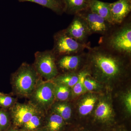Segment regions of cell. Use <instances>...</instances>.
Here are the masks:
<instances>
[{
    "mask_svg": "<svg viewBox=\"0 0 131 131\" xmlns=\"http://www.w3.org/2000/svg\"><path fill=\"white\" fill-rule=\"evenodd\" d=\"M88 50L86 66L91 75L98 81L110 83L129 74L130 57L100 46Z\"/></svg>",
    "mask_w": 131,
    "mask_h": 131,
    "instance_id": "obj_1",
    "label": "cell"
},
{
    "mask_svg": "<svg viewBox=\"0 0 131 131\" xmlns=\"http://www.w3.org/2000/svg\"><path fill=\"white\" fill-rule=\"evenodd\" d=\"M131 15L122 23L113 25L99 40V46L117 53L131 57Z\"/></svg>",
    "mask_w": 131,
    "mask_h": 131,
    "instance_id": "obj_2",
    "label": "cell"
},
{
    "mask_svg": "<svg viewBox=\"0 0 131 131\" xmlns=\"http://www.w3.org/2000/svg\"><path fill=\"white\" fill-rule=\"evenodd\" d=\"M39 77L33 65L24 63L12 75L13 89L20 96H30L38 83Z\"/></svg>",
    "mask_w": 131,
    "mask_h": 131,
    "instance_id": "obj_3",
    "label": "cell"
},
{
    "mask_svg": "<svg viewBox=\"0 0 131 131\" xmlns=\"http://www.w3.org/2000/svg\"><path fill=\"white\" fill-rule=\"evenodd\" d=\"M54 46L51 49L56 57L77 54L90 47V42L86 44L80 43L67 35L64 29L54 34Z\"/></svg>",
    "mask_w": 131,
    "mask_h": 131,
    "instance_id": "obj_4",
    "label": "cell"
},
{
    "mask_svg": "<svg viewBox=\"0 0 131 131\" xmlns=\"http://www.w3.org/2000/svg\"><path fill=\"white\" fill-rule=\"evenodd\" d=\"M56 58L52 50L37 51L32 65L40 76L51 81L59 74Z\"/></svg>",
    "mask_w": 131,
    "mask_h": 131,
    "instance_id": "obj_5",
    "label": "cell"
},
{
    "mask_svg": "<svg viewBox=\"0 0 131 131\" xmlns=\"http://www.w3.org/2000/svg\"><path fill=\"white\" fill-rule=\"evenodd\" d=\"M54 86L51 80L38 83L30 96L31 104L42 111L51 107L56 99Z\"/></svg>",
    "mask_w": 131,
    "mask_h": 131,
    "instance_id": "obj_6",
    "label": "cell"
},
{
    "mask_svg": "<svg viewBox=\"0 0 131 131\" xmlns=\"http://www.w3.org/2000/svg\"><path fill=\"white\" fill-rule=\"evenodd\" d=\"M88 53L84 51L77 54L57 57L58 69L63 73L79 72L87 64Z\"/></svg>",
    "mask_w": 131,
    "mask_h": 131,
    "instance_id": "obj_7",
    "label": "cell"
},
{
    "mask_svg": "<svg viewBox=\"0 0 131 131\" xmlns=\"http://www.w3.org/2000/svg\"><path fill=\"white\" fill-rule=\"evenodd\" d=\"M77 14L82 17L86 22L91 35L98 34L103 36L106 34L112 27L105 19L91 12L89 8Z\"/></svg>",
    "mask_w": 131,
    "mask_h": 131,
    "instance_id": "obj_8",
    "label": "cell"
},
{
    "mask_svg": "<svg viewBox=\"0 0 131 131\" xmlns=\"http://www.w3.org/2000/svg\"><path fill=\"white\" fill-rule=\"evenodd\" d=\"M64 30L67 35L82 44L88 43V39L91 35L86 22L78 14L74 15L71 24Z\"/></svg>",
    "mask_w": 131,
    "mask_h": 131,
    "instance_id": "obj_9",
    "label": "cell"
},
{
    "mask_svg": "<svg viewBox=\"0 0 131 131\" xmlns=\"http://www.w3.org/2000/svg\"><path fill=\"white\" fill-rule=\"evenodd\" d=\"M41 111L32 104L17 103L11 111V117L15 126L21 127L30 120L34 115Z\"/></svg>",
    "mask_w": 131,
    "mask_h": 131,
    "instance_id": "obj_10",
    "label": "cell"
},
{
    "mask_svg": "<svg viewBox=\"0 0 131 131\" xmlns=\"http://www.w3.org/2000/svg\"><path fill=\"white\" fill-rule=\"evenodd\" d=\"M110 9L113 25L121 24L130 15L131 0H118L110 3Z\"/></svg>",
    "mask_w": 131,
    "mask_h": 131,
    "instance_id": "obj_11",
    "label": "cell"
},
{
    "mask_svg": "<svg viewBox=\"0 0 131 131\" xmlns=\"http://www.w3.org/2000/svg\"><path fill=\"white\" fill-rule=\"evenodd\" d=\"M111 102L106 96L99 98L94 112L95 117L98 121L104 124L112 122L114 112Z\"/></svg>",
    "mask_w": 131,
    "mask_h": 131,
    "instance_id": "obj_12",
    "label": "cell"
},
{
    "mask_svg": "<svg viewBox=\"0 0 131 131\" xmlns=\"http://www.w3.org/2000/svg\"><path fill=\"white\" fill-rule=\"evenodd\" d=\"M99 97L94 93L87 94L80 100L78 104L79 113L83 116H87L91 113L98 102Z\"/></svg>",
    "mask_w": 131,
    "mask_h": 131,
    "instance_id": "obj_13",
    "label": "cell"
},
{
    "mask_svg": "<svg viewBox=\"0 0 131 131\" xmlns=\"http://www.w3.org/2000/svg\"><path fill=\"white\" fill-rule=\"evenodd\" d=\"M64 6V13L75 15L80 12L89 8L92 0H63Z\"/></svg>",
    "mask_w": 131,
    "mask_h": 131,
    "instance_id": "obj_14",
    "label": "cell"
},
{
    "mask_svg": "<svg viewBox=\"0 0 131 131\" xmlns=\"http://www.w3.org/2000/svg\"><path fill=\"white\" fill-rule=\"evenodd\" d=\"M19 2H28L40 5L51 9L58 15L64 13L65 6L63 0H18Z\"/></svg>",
    "mask_w": 131,
    "mask_h": 131,
    "instance_id": "obj_15",
    "label": "cell"
},
{
    "mask_svg": "<svg viewBox=\"0 0 131 131\" xmlns=\"http://www.w3.org/2000/svg\"><path fill=\"white\" fill-rule=\"evenodd\" d=\"M110 3L103 2L99 0H92L89 8L91 12L103 18L112 24Z\"/></svg>",
    "mask_w": 131,
    "mask_h": 131,
    "instance_id": "obj_16",
    "label": "cell"
},
{
    "mask_svg": "<svg viewBox=\"0 0 131 131\" xmlns=\"http://www.w3.org/2000/svg\"><path fill=\"white\" fill-rule=\"evenodd\" d=\"M79 72L62 73L51 81L54 83L63 84L72 89L78 81Z\"/></svg>",
    "mask_w": 131,
    "mask_h": 131,
    "instance_id": "obj_17",
    "label": "cell"
},
{
    "mask_svg": "<svg viewBox=\"0 0 131 131\" xmlns=\"http://www.w3.org/2000/svg\"><path fill=\"white\" fill-rule=\"evenodd\" d=\"M64 124L63 118L53 112L47 118L44 130L46 131H61Z\"/></svg>",
    "mask_w": 131,
    "mask_h": 131,
    "instance_id": "obj_18",
    "label": "cell"
},
{
    "mask_svg": "<svg viewBox=\"0 0 131 131\" xmlns=\"http://www.w3.org/2000/svg\"><path fill=\"white\" fill-rule=\"evenodd\" d=\"M53 113L63 118L64 121L69 120L71 117L72 109L70 106L65 101H60L53 103L51 106Z\"/></svg>",
    "mask_w": 131,
    "mask_h": 131,
    "instance_id": "obj_19",
    "label": "cell"
},
{
    "mask_svg": "<svg viewBox=\"0 0 131 131\" xmlns=\"http://www.w3.org/2000/svg\"><path fill=\"white\" fill-rule=\"evenodd\" d=\"M43 121L42 111H40L34 115L29 121L22 127L23 131H31L40 129Z\"/></svg>",
    "mask_w": 131,
    "mask_h": 131,
    "instance_id": "obj_20",
    "label": "cell"
},
{
    "mask_svg": "<svg viewBox=\"0 0 131 131\" xmlns=\"http://www.w3.org/2000/svg\"><path fill=\"white\" fill-rule=\"evenodd\" d=\"M89 74L86 66L79 72L78 81L72 88L71 94L73 96H79L87 92L84 88V81L85 78Z\"/></svg>",
    "mask_w": 131,
    "mask_h": 131,
    "instance_id": "obj_21",
    "label": "cell"
},
{
    "mask_svg": "<svg viewBox=\"0 0 131 131\" xmlns=\"http://www.w3.org/2000/svg\"><path fill=\"white\" fill-rule=\"evenodd\" d=\"M55 98L60 101H65L71 94V89L65 85L54 83Z\"/></svg>",
    "mask_w": 131,
    "mask_h": 131,
    "instance_id": "obj_22",
    "label": "cell"
},
{
    "mask_svg": "<svg viewBox=\"0 0 131 131\" xmlns=\"http://www.w3.org/2000/svg\"><path fill=\"white\" fill-rule=\"evenodd\" d=\"M97 80L89 74L85 78L84 81V88L86 91H98L101 88V84Z\"/></svg>",
    "mask_w": 131,
    "mask_h": 131,
    "instance_id": "obj_23",
    "label": "cell"
},
{
    "mask_svg": "<svg viewBox=\"0 0 131 131\" xmlns=\"http://www.w3.org/2000/svg\"><path fill=\"white\" fill-rule=\"evenodd\" d=\"M10 123L9 115L5 108L0 107V129L1 131H6Z\"/></svg>",
    "mask_w": 131,
    "mask_h": 131,
    "instance_id": "obj_24",
    "label": "cell"
},
{
    "mask_svg": "<svg viewBox=\"0 0 131 131\" xmlns=\"http://www.w3.org/2000/svg\"><path fill=\"white\" fill-rule=\"evenodd\" d=\"M15 98L0 93V107L3 108L11 107L15 103Z\"/></svg>",
    "mask_w": 131,
    "mask_h": 131,
    "instance_id": "obj_25",
    "label": "cell"
},
{
    "mask_svg": "<svg viewBox=\"0 0 131 131\" xmlns=\"http://www.w3.org/2000/svg\"><path fill=\"white\" fill-rule=\"evenodd\" d=\"M122 101L125 110L127 114L131 113V93L130 90L126 91L122 96Z\"/></svg>",
    "mask_w": 131,
    "mask_h": 131,
    "instance_id": "obj_26",
    "label": "cell"
},
{
    "mask_svg": "<svg viewBox=\"0 0 131 131\" xmlns=\"http://www.w3.org/2000/svg\"><path fill=\"white\" fill-rule=\"evenodd\" d=\"M6 131H19L18 130H16V129H8Z\"/></svg>",
    "mask_w": 131,
    "mask_h": 131,
    "instance_id": "obj_27",
    "label": "cell"
},
{
    "mask_svg": "<svg viewBox=\"0 0 131 131\" xmlns=\"http://www.w3.org/2000/svg\"><path fill=\"white\" fill-rule=\"evenodd\" d=\"M31 131H46L44 129H37V130H34Z\"/></svg>",
    "mask_w": 131,
    "mask_h": 131,
    "instance_id": "obj_28",
    "label": "cell"
},
{
    "mask_svg": "<svg viewBox=\"0 0 131 131\" xmlns=\"http://www.w3.org/2000/svg\"><path fill=\"white\" fill-rule=\"evenodd\" d=\"M0 131H1V129H0Z\"/></svg>",
    "mask_w": 131,
    "mask_h": 131,
    "instance_id": "obj_29",
    "label": "cell"
}]
</instances>
